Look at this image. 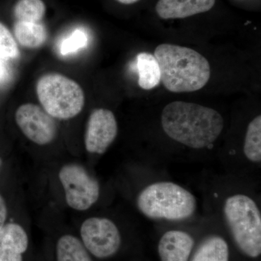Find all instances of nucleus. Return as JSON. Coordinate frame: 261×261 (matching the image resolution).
<instances>
[{"label":"nucleus","instance_id":"17","mask_svg":"<svg viewBox=\"0 0 261 261\" xmlns=\"http://www.w3.org/2000/svg\"><path fill=\"white\" fill-rule=\"evenodd\" d=\"M244 153L249 161H261V116H257L250 123L245 136Z\"/></svg>","mask_w":261,"mask_h":261},{"label":"nucleus","instance_id":"22","mask_svg":"<svg viewBox=\"0 0 261 261\" xmlns=\"http://www.w3.org/2000/svg\"><path fill=\"white\" fill-rule=\"evenodd\" d=\"M7 216H8V209L4 198L0 195V230L5 225Z\"/></svg>","mask_w":261,"mask_h":261},{"label":"nucleus","instance_id":"6","mask_svg":"<svg viewBox=\"0 0 261 261\" xmlns=\"http://www.w3.org/2000/svg\"><path fill=\"white\" fill-rule=\"evenodd\" d=\"M58 176L67 204L73 210H88L97 202L100 194L99 183L80 165H65Z\"/></svg>","mask_w":261,"mask_h":261},{"label":"nucleus","instance_id":"7","mask_svg":"<svg viewBox=\"0 0 261 261\" xmlns=\"http://www.w3.org/2000/svg\"><path fill=\"white\" fill-rule=\"evenodd\" d=\"M81 240L92 256L106 259L116 255L121 245V236L111 219L92 217L86 219L80 228Z\"/></svg>","mask_w":261,"mask_h":261},{"label":"nucleus","instance_id":"14","mask_svg":"<svg viewBox=\"0 0 261 261\" xmlns=\"http://www.w3.org/2000/svg\"><path fill=\"white\" fill-rule=\"evenodd\" d=\"M56 261H93L82 240L71 234L61 236L57 241Z\"/></svg>","mask_w":261,"mask_h":261},{"label":"nucleus","instance_id":"19","mask_svg":"<svg viewBox=\"0 0 261 261\" xmlns=\"http://www.w3.org/2000/svg\"><path fill=\"white\" fill-rule=\"evenodd\" d=\"M20 56L18 43L4 24L0 22V58L15 59Z\"/></svg>","mask_w":261,"mask_h":261},{"label":"nucleus","instance_id":"3","mask_svg":"<svg viewBox=\"0 0 261 261\" xmlns=\"http://www.w3.org/2000/svg\"><path fill=\"white\" fill-rule=\"evenodd\" d=\"M137 207L146 217L154 220L183 221L195 214L197 201L191 192L177 184H151L137 197Z\"/></svg>","mask_w":261,"mask_h":261},{"label":"nucleus","instance_id":"21","mask_svg":"<svg viewBox=\"0 0 261 261\" xmlns=\"http://www.w3.org/2000/svg\"><path fill=\"white\" fill-rule=\"evenodd\" d=\"M11 73L7 60L0 58V84H5L10 80Z\"/></svg>","mask_w":261,"mask_h":261},{"label":"nucleus","instance_id":"12","mask_svg":"<svg viewBox=\"0 0 261 261\" xmlns=\"http://www.w3.org/2000/svg\"><path fill=\"white\" fill-rule=\"evenodd\" d=\"M216 0H159L155 10L160 18H186L212 9Z\"/></svg>","mask_w":261,"mask_h":261},{"label":"nucleus","instance_id":"2","mask_svg":"<svg viewBox=\"0 0 261 261\" xmlns=\"http://www.w3.org/2000/svg\"><path fill=\"white\" fill-rule=\"evenodd\" d=\"M161 70V82L174 93L200 90L211 78L210 64L198 51L171 44H160L154 51Z\"/></svg>","mask_w":261,"mask_h":261},{"label":"nucleus","instance_id":"5","mask_svg":"<svg viewBox=\"0 0 261 261\" xmlns=\"http://www.w3.org/2000/svg\"><path fill=\"white\" fill-rule=\"evenodd\" d=\"M37 94L44 111L58 119L68 120L78 116L85 103L80 84L61 73L41 76L37 84Z\"/></svg>","mask_w":261,"mask_h":261},{"label":"nucleus","instance_id":"13","mask_svg":"<svg viewBox=\"0 0 261 261\" xmlns=\"http://www.w3.org/2000/svg\"><path fill=\"white\" fill-rule=\"evenodd\" d=\"M15 41L22 47L36 49L42 47L47 41L48 34L45 25L42 23L16 21L14 25Z\"/></svg>","mask_w":261,"mask_h":261},{"label":"nucleus","instance_id":"16","mask_svg":"<svg viewBox=\"0 0 261 261\" xmlns=\"http://www.w3.org/2000/svg\"><path fill=\"white\" fill-rule=\"evenodd\" d=\"M229 250L226 240L213 235L205 239L192 257L191 261H228Z\"/></svg>","mask_w":261,"mask_h":261},{"label":"nucleus","instance_id":"10","mask_svg":"<svg viewBox=\"0 0 261 261\" xmlns=\"http://www.w3.org/2000/svg\"><path fill=\"white\" fill-rule=\"evenodd\" d=\"M29 246L28 233L20 225L10 223L0 230V261H23Z\"/></svg>","mask_w":261,"mask_h":261},{"label":"nucleus","instance_id":"11","mask_svg":"<svg viewBox=\"0 0 261 261\" xmlns=\"http://www.w3.org/2000/svg\"><path fill=\"white\" fill-rule=\"evenodd\" d=\"M195 241L190 233L171 230L163 235L159 243L161 261H188Z\"/></svg>","mask_w":261,"mask_h":261},{"label":"nucleus","instance_id":"1","mask_svg":"<svg viewBox=\"0 0 261 261\" xmlns=\"http://www.w3.org/2000/svg\"><path fill=\"white\" fill-rule=\"evenodd\" d=\"M163 129L173 140L194 149L205 148L224 129V118L212 108L196 103L176 101L163 108Z\"/></svg>","mask_w":261,"mask_h":261},{"label":"nucleus","instance_id":"15","mask_svg":"<svg viewBox=\"0 0 261 261\" xmlns=\"http://www.w3.org/2000/svg\"><path fill=\"white\" fill-rule=\"evenodd\" d=\"M137 68L138 70V84L141 88L149 90L161 82V70L153 55L140 53L137 56Z\"/></svg>","mask_w":261,"mask_h":261},{"label":"nucleus","instance_id":"8","mask_svg":"<svg viewBox=\"0 0 261 261\" xmlns=\"http://www.w3.org/2000/svg\"><path fill=\"white\" fill-rule=\"evenodd\" d=\"M15 117L22 133L34 143L46 145L56 138V122L53 117L37 105H22L17 109Z\"/></svg>","mask_w":261,"mask_h":261},{"label":"nucleus","instance_id":"23","mask_svg":"<svg viewBox=\"0 0 261 261\" xmlns=\"http://www.w3.org/2000/svg\"><path fill=\"white\" fill-rule=\"evenodd\" d=\"M116 1L121 3V4L132 5L137 3V2L140 1V0H116Z\"/></svg>","mask_w":261,"mask_h":261},{"label":"nucleus","instance_id":"4","mask_svg":"<svg viewBox=\"0 0 261 261\" xmlns=\"http://www.w3.org/2000/svg\"><path fill=\"white\" fill-rule=\"evenodd\" d=\"M224 214L235 243L252 258L261 253V214L256 202L249 196L237 194L224 202Z\"/></svg>","mask_w":261,"mask_h":261},{"label":"nucleus","instance_id":"18","mask_svg":"<svg viewBox=\"0 0 261 261\" xmlns=\"http://www.w3.org/2000/svg\"><path fill=\"white\" fill-rule=\"evenodd\" d=\"M46 5L42 0H18L15 5L16 21L39 23L46 13Z\"/></svg>","mask_w":261,"mask_h":261},{"label":"nucleus","instance_id":"20","mask_svg":"<svg viewBox=\"0 0 261 261\" xmlns=\"http://www.w3.org/2000/svg\"><path fill=\"white\" fill-rule=\"evenodd\" d=\"M87 44L88 37L87 34L81 29H76L61 43L60 50L63 56H68L87 47Z\"/></svg>","mask_w":261,"mask_h":261},{"label":"nucleus","instance_id":"9","mask_svg":"<svg viewBox=\"0 0 261 261\" xmlns=\"http://www.w3.org/2000/svg\"><path fill=\"white\" fill-rule=\"evenodd\" d=\"M118 132V123L112 111L104 108L94 110L86 129V149L89 153H105L116 140Z\"/></svg>","mask_w":261,"mask_h":261},{"label":"nucleus","instance_id":"24","mask_svg":"<svg viewBox=\"0 0 261 261\" xmlns=\"http://www.w3.org/2000/svg\"><path fill=\"white\" fill-rule=\"evenodd\" d=\"M2 162H3V161H2V159H0V167H1L2 166Z\"/></svg>","mask_w":261,"mask_h":261}]
</instances>
